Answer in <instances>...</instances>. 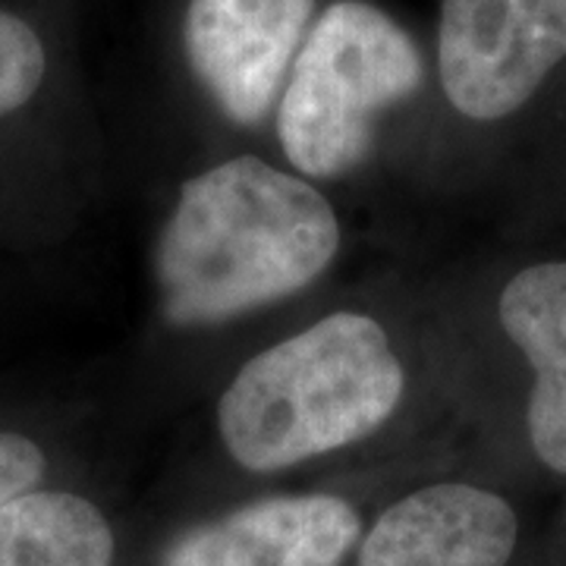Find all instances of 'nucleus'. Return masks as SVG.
I'll return each mask as SVG.
<instances>
[{"label": "nucleus", "instance_id": "nucleus-6", "mask_svg": "<svg viewBox=\"0 0 566 566\" xmlns=\"http://www.w3.org/2000/svg\"><path fill=\"white\" fill-rule=\"evenodd\" d=\"M359 532V513L340 497H268L182 532L161 566H340Z\"/></svg>", "mask_w": 566, "mask_h": 566}, {"label": "nucleus", "instance_id": "nucleus-7", "mask_svg": "<svg viewBox=\"0 0 566 566\" xmlns=\"http://www.w3.org/2000/svg\"><path fill=\"white\" fill-rule=\"evenodd\" d=\"M520 538L513 506L485 488L444 482L387 506L359 566H506Z\"/></svg>", "mask_w": 566, "mask_h": 566}, {"label": "nucleus", "instance_id": "nucleus-1", "mask_svg": "<svg viewBox=\"0 0 566 566\" xmlns=\"http://www.w3.org/2000/svg\"><path fill=\"white\" fill-rule=\"evenodd\" d=\"M340 249V223L315 186L259 158L182 182L155 271L167 322L221 324L305 290Z\"/></svg>", "mask_w": 566, "mask_h": 566}, {"label": "nucleus", "instance_id": "nucleus-2", "mask_svg": "<svg viewBox=\"0 0 566 566\" xmlns=\"http://www.w3.org/2000/svg\"><path fill=\"white\" fill-rule=\"evenodd\" d=\"M403 397L385 327L337 312L259 353L218 403L223 447L243 469L277 472L375 434Z\"/></svg>", "mask_w": 566, "mask_h": 566}, {"label": "nucleus", "instance_id": "nucleus-11", "mask_svg": "<svg viewBox=\"0 0 566 566\" xmlns=\"http://www.w3.org/2000/svg\"><path fill=\"white\" fill-rule=\"evenodd\" d=\"M44 453L35 441L17 431H0V506L39 485Z\"/></svg>", "mask_w": 566, "mask_h": 566}, {"label": "nucleus", "instance_id": "nucleus-3", "mask_svg": "<svg viewBox=\"0 0 566 566\" xmlns=\"http://www.w3.org/2000/svg\"><path fill=\"white\" fill-rule=\"evenodd\" d=\"M419 48L363 0L331 3L308 32L281 98L277 136L300 174L334 180L363 161L387 107L419 92Z\"/></svg>", "mask_w": 566, "mask_h": 566}, {"label": "nucleus", "instance_id": "nucleus-8", "mask_svg": "<svg viewBox=\"0 0 566 566\" xmlns=\"http://www.w3.org/2000/svg\"><path fill=\"white\" fill-rule=\"evenodd\" d=\"M506 337L535 371L528 438L538 460L566 475V262L523 268L497 303Z\"/></svg>", "mask_w": 566, "mask_h": 566}, {"label": "nucleus", "instance_id": "nucleus-4", "mask_svg": "<svg viewBox=\"0 0 566 566\" xmlns=\"http://www.w3.org/2000/svg\"><path fill=\"white\" fill-rule=\"evenodd\" d=\"M566 57V0H444L438 63L450 104L501 120Z\"/></svg>", "mask_w": 566, "mask_h": 566}, {"label": "nucleus", "instance_id": "nucleus-5", "mask_svg": "<svg viewBox=\"0 0 566 566\" xmlns=\"http://www.w3.org/2000/svg\"><path fill=\"white\" fill-rule=\"evenodd\" d=\"M315 0H189L186 54L223 114L264 120L312 20Z\"/></svg>", "mask_w": 566, "mask_h": 566}, {"label": "nucleus", "instance_id": "nucleus-9", "mask_svg": "<svg viewBox=\"0 0 566 566\" xmlns=\"http://www.w3.org/2000/svg\"><path fill=\"white\" fill-rule=\"evenodd\" d=\"M114 532L70 491H25L0 506V566H111Z\"/></svg>", "mask_w": 566, "mask_h": 566}, {"label": "nucleus", "instance_id": "nucleus-10", "mask_svg": "<svg viewBox=\"0 0 566 566\" xmlns=\"http://www.w3.org/2000/svg\"><path fill=\"white\" fill-rule=\"evenodd\" d=\"M44 80V48L35 29L0 10V117L20 111Z\"/></svg>", "mask_w": 566, "mask_h": 566}]
</instances>
